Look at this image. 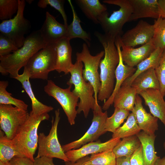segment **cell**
Wrapping results in <instances>:
<instances>
[{
	"label": "cell",
	"mask_w": 165,
	"mask_h": 165,
	"mask_svg": "<svg viewBox=\"0 0 165 165\" xmlns=\"http://www.w3.org/2000/svg\"><path fill=\"white\" fill-rule=\"evenodd\" d=\"M120 141L119 138H112L104 142L98 140L87 143L78 149L68 151L65 154L69 161L74 163L89 155L113 150Z\"/></svg>",
	"instance_id": "14"
},
{
	"label": "cell",
	"mask_w": 165,
	"mask_h": 165,
	"mask_svg": "<svg viewBox=\"0 0 165 165\" xmlns=\"http://www.w3.org/2000/svg\"><path fill=\"white\" fill-rule=\"evenodd\" d=\"M15 79L21 84L23 88L29 97L31 102L32 110L33 113L36 115H40L48 113L53 109V107L44 105L36 98L32 91L29 81L30 77L28 72L25 68L23 73L19 75Z\"/></svg>",
	"instance_id": "22"
},
{
	"label": "cell",
	"mask_w": 165,
	"mask_h": 165,
	"mask_svg": "<svg viewBox=\"0 0 165 165\" xmlns=\"http://www.w3.org/2000/svg\"><path fill=\"white\" fill-rule=\"evenodd\" d=\"M163 146L164 149H165V141L163 143Z\"/></svg>",
	"instance_id": "50"
},
{
	"label": "cell",
	"mask_w": 165,
	"mask_h": 165,
	"mask_svg": "<svg viewBox=\"0 0 165 165\" xmlns=\"http://www.w3.org/2000/svg\"><path fill=\"white\" fill-rule=\"evenodd\" d=\"M137 94L136 90L131 86H122L114 98V107L132 112Z\"/></svg>",
	"instance_id": "23"
},
{
	"label": "cell",
	"mask_w": 165,
	"mask_h": 165,
	"mask_svg": "<svg viewBox=\"0 0 165 165\" xmlns=\"http://www.w3.org/2000/svg\"><path fill=\"white\" fill-rule=\"evenodd\" d=\"M25 1L26 2H27L29 4H30L33 1V0H25Z\"/></svg>",
	"instance_id": "47"
},
{
	"label": "cell",
	"mask_w": 165,
	"mask_h": 165,
	"mask_svg": "<svg viewBox=\"0 0 165 165\" xmlns=\"http://www.w3.org/2000/svg\"><path fill=\"white\" fill-rule=\"evenodd\" d=\"M164 50L156 48L148 58L137 65L134 73L126 79L122 86H130L134 79L140 74L150 68L155 69L159 64Z\"/></svg>",
	"instance_id": "27"
},
{
	"label": "cell",
	"mask_w": 165,
	"mask_h": 165,
	"mask_svg": "<svg viewBox=\"0 0 165 165\" xmlns=\"http://www.w3.org/2000/svg\"><path fill=\"white\" fill-rule=\"evenodd\" d=\"M55 115L54 118L52 117V126L49 134L46 135L41 133L38 135V152L35 158L46 156L57 158L65 162L69 161L58 138L57 127L60 119L59 109L55 111Z\"/></svg>",
	"instance_id": "8"
},
{
	"label": "cell",
	"mask_w": 165,
	"mask_h": 165,
	"mask_svg": "<svg viewBox=\"0 0 165 165\" xmlns=\"http://www.w3.org/2000/svg\"><path fill=\"white\" fill-rule=\"evenodd\" d=\"M47 44L42 37L40 30L32 32L27 37L23 45L17 50L0 56V72L2 75L9 74L15 79L19 71L24 67L37 52L46 46Z\"/></svg>",
	"instance_id": "2"
},
{
	"label": "cell",
	"mask_w": 165,
	"mask_h": 165,
	"mask_svg": "<svg viewBox=\"0 0 165 165\" xmlns=\"http://www.w3.org/2000/svg\"><path fill=\"white\" fill-rule=\"evenodd\" d=\"M5 163V165H11L9 162H6V163Z\"/></svg>",
	"instance_id": "49"
},
{
	"label": "cell",
	"mask_w": 165,
	"mask_h": 165,
	"mask_svg": "<svg viewBox=\"0 0 165 165\" xmlns=\"http://www.w3.org/2000/svg\"><path fill=\"white\" fill-rule=\"evenodd\" d=\"M135 116L137 123L140 129L149 135L155 134L158 129V118L147 112L144 108L141 97L137 94L134 109L131 112Z\"/></svg>",
	"instance_id": "19"
},
{
	"label": "cell",
	"mask_w": 165,
	"mask_h": 165,
	"mask_svg": "<svg viewBox=\"0 0 165 165\" xmlns=\"http://www.w3.org/2000/svg\"><path fill=\"white\" fill-rule=\"evenodd\" d=\"M4 133L0 130V161L9 162L16 156L24 157L17 149L11 140L7 138Z\"/></svg>",
	"instance_id": "30"
},
{
	"label": "cell",
	"mask_w": 165,
	"mask_h": 165,
	"mask_svg": "<svg viewBox=\"0 0 165 165\" xmlns=\"http://www.w3.org/2000/svg\"><path fill=\"white\" fill-rule=\"evenodd\" d=\"M95 36L104 49V57L99 65L101 88L97 100L105 102L112 94L115 86V72L119 55L115 43V38L95 31Z\"/></svg>",
	"instance_id": "1"
},
{
	"label": "cell",
	"mask_w": 165,
	"mask_h": 165,
	"mask_svg": "<svg viewBox=\"0 0 165 165\" xmlns=\"http://www.w3.org/2000/svg\"><path fill=\"white\" fill-rule=\"evenodd\" d=\"M136 90L137 94L149 89L160 90V83L155 70L150 68L142 72L133 80L130 85Z\"/></svg>",
	"instance_id": "24"
},
{
	"label": "cell",
	"mask_w": 165,
	"mask_h": 165,
	"mask_svg": "<svg viewBox=\"0 0 165 165\" xmlns=\"http://www.w3.org/2000/svg\"><path fill=\"white\" fill-rule=\"evenodd\" d=\"M130 165H144V161L141 145L131 156Z\"/></svg>",
	"instance_id": "40"
},
{
	"label": "cell",
	"mask_w": 165,
	"mask_h": 165,
	"mask_svg": "<svg viewBox=\"0 0 165 165\" xmlns=\"http://www.w3.org/2000/svg\"><path fill=\"white\" fill-rule=\"evenodd\" d=\"M72 85H69L66 89L62 88L57 85L51 80H47L44 87L45 92L53 97L60 104L64 110L71 125L75 123L78 114L76 108L78 106L79 97L71 91Z\"/></svg>",
	"instance_id": "10"
},
{
	"label": "cell",
	"mask_w": 165,
	"mask_h": 165,
	"mask_svg": "<svg viewBox=\"0 0 165 165\" xmlns=\"http://www.w3.org/2000/svg\"><path fill=\"white\" fill-rule=\"evenodd\" d=\"M49 118L48 113L36 115L31 111L26 121L20 127L14 137L11 139L20 153L34 162V156L38 147V127L42 121L48 120Z\"/></svg>",
	"instance_id": "3"
},
{
	"label": "cell",
	"mask_w": 165,
	"mask_h": 165,
	"mask_svg": "<svg viewBox=\"0 0 165 165\" xmlns=\"http://www.w3.org/2000/svg\"><path fill=\"white\" fill-rule=\"evenodd\" d=\"M34 165H55L53 162V158L46 156L35 158Z\"/></svg>",
	"instance_id": "42"
},
{
	"label": "cell",
	"mask_w": 165,
	"mask_h": 165,
	"mask_svg": "<svg viewBox=\"0 0 165 165\" xmlns=\"http://www.w3.org/2000/svg\"><path fill=\"white\" fill-rule=\"evenodd\" d=\"M130 113L129 111L126 110L115 108L114 113L111 116L108 117L106 119L105 126V130L114 133L127 118Z\"/></svg>",
	"instance_id": "32"
},
{
	"label": "cell",
	"mask_w": 165,
	"mask_h": 165,
	"mask_svg": "<svg viewBox=\"0 0 165 165\" xmlns=\"http://www.w3.org/2000/svg\"><path fill=\"white\" fill-rule=\"evenodd\" d=\"M18 0H0V19L2 21L11 19L17 13Z\"/></svg>",
	"instance_id": "36"
},
{
	"label": "cell",
	"mask_w": 165,
	"mask_h": 165,
	"mask_svg": "<svg viewBox=\"0 0 165 165\" xmlns=\"http://www.w3.org/2000/svg\"><path fill=\"white\" fill-rule=\"evenodd\" d=\"M154 165H165V156L162 158L160 157L156 161Z\"/></svg>",
	"instance_id": "46"
},
{
	"label": "cell",
	"mask_w": 165,
	"mask_h": 165,
	"mask_svg": "<svg viewBox=\"0 0 165 165\" xmlns=\"http://www.w3.org/2000/svg\"><path fill=\"white\" fill-rule=\"evenodd\" d=\"M88 156L82 158L74 163L70 161L65 162V165H86V162L89 160Z\"/></svg>",
	"instance_id": "44"
},
{
	"label": "cell",
	"mask_w": 165,
	"mask_h": 165,
	"mask_svg": "<svg viewBox=\"0 0 165 165\" xmlns=\"http://www.w3.org/2000/svg\"><path fill=\"white\" fill-rule=\"evenodd\" d=\"M142 146L144 161V165H154L160 157L155 151L154 144L156 137L155 134L149 135L143 131L137 135Z\"/></svg>",
	"instance_id": "26"
},
{
	"label": "cell",
	"mask_w": 165,
	"mask_h": 165,
	"mask_svg": "<svg viewBox=\"0 0 165 165\" xmlns=\"http://www.w3.org/2000/svg\"><path fill=\"white\" fill-rule=\"evenodd\" d=\"M88 47L86 43H83L81 51L76 53V60L81 61L84 64V68L82 71L83 79L93 86L94 97L96 101H98L97 96L101 88L98 69L105 52L104 50L102 51L96 55L93 56L90 54Z\"/></svg>",
	"instance_id": "9"
},
{
	"label": "cell",
	"mask_w": 165,
	"mask_h": 165,
	"mask_svg": "<svg viewBox=\"0 0 165 165\" xmlns=\"http://www.w3.org/2000/svg\"><path fill=\"white\" fill-rule=\"evenodd\" d=\"M18 49L7 37L0 34V56L11 53Z\"/></svg>",
	"instance_id": "39"
},
{
	"label": "cell",
	"mask_w": 165,
	"mask_h": 165,
	"mask_svg": "<svg viewBox=\"0 0 165 165\" xmlns=\"http://www.w3.org/2000/svg\"><path fill=\"white\" fill-rule=\"evenodd\" d=\"M28 111L12 105L0 104V129L12 139L29 116Z\"/></svg>",
	"instance_id": "12"
},
{
	"label": "cell",
	"mask_w": 165,
	"mask_h": 165,
	"mask_svg": "<svg viewBox=\"0 0 165 165\" xmlns=\"http://www.w3.org/2000/svg\"><path fill=\"white\" fill-rule=\"evenodd\" d=\"M154 31L152 38L156 48L165 49V18L159 17L155 20Z\"/></svg>",
	"instance_id": "35"
},
{
	"label": "cell",
	"mask_w": 165,
	"mask_h": 165,
	"mask_svg": "<svg viewBox=\"0 0 165 165\" xmlns=\"http://www.w3.org/2000/svg\"><path fill=\"white\" fill-rule=\"evenodd\" d=\"M93 113L91 125L84 135L78 140L62 146L65 152L71 150L78 149L87 143L97 141L101 136L107 132L105 126L108 117L107 111L103 112L102 107L96 102Z\"/></svg>",
	"instance_id": "11"
},
{
	"label": "cell",
	"mask_w": 165,
	"mask_h": 165,
	"mask_svg": "<svg viewBox=\"0 0 165 165\" xmlns=\"http://www.w3.org/2000/svg\"><path fill=\"white\" fill-rule=\"evenodd\" d=\"M130 156H123L116 158V165H130Z\"/></svg>",
	"instance_id": "45"
},
{
	"label": "cell",
	"mask_w": 165,
	"mask_h": 165,
	"mask_svg": "<svg viewBox=\"0 0 165 165\" xmlns=\"http://www.w3.org/2000/svg\"><path fill=\"white\" fill-rule=\"evenodd\" d=\"M65 1L64 0H40L37 5L40 8L44 9L48 5H50L59 11L63 17L64 24L68 27V20L67 15L64 10V5Z\"/></svg>",
	"instance_id": "37"
},
{
	"label": "cell",
	"mask_w": 165,
	"mask_h": 165,
	"mask_svg": "<svg viewBox=\"0 0 165 165\" xmlns=\"http://www.w3.org/2000/svg\"><path fill=\"white\" fill-rule=\"evenodd\" d=\"M116 157L113 150L91 155L86 165H116Z\"/></svg>",
	"instance_id": "34"
},
{
	"label": "cell",
	"mask_w": 165,
	"mask_h": 165,
	"mask_svg": "<svg viewBox=\"0 0 165 165\" xmlns=\"http://www.w3.org/2000/svg\"><path fill=\"white\" fill-rule=\"evenodd\" d=\"M158 11L159 17L165 18V0H158Z\"/></svg>",
	"instance_id": "43"
},
{
	"label": "cell",
	"mask_w": 165,
	"mask_h": 165,
	"mask_svg": "<svg viewBox=\"0 0 165 165\" xmlns=\"http://www.w3.org/2000/svg\"><path fill=\"white\" fill-rule=\"evenodd\" d=\"M0 165H5V163L1 161H0Z\"/></svg>",
	"instance_id": "48"
},
{
	"label": "cell",
	"mask_w": 165,
	"mask_h": 165,
	"mask_svg": "<svg viewBox=\"0 0 165 165\" xmlns=\"http://www.w3.org/2000/svg\"><path fill=\"white\" fill-rule=\"evenodd\" d=\"M154 31L153 24H150L141 20L134 27L127 31L121 36H119V40L124 45L134 48L139 45H143L151 41Z\"/></svg>",
	"instance_id": "13"
},
{
	"label": "cell",
	"mask_w": 165,
	"mask_h": 165,
	"mask_svg": "<svg viewBox=\"0 0 165 165\" xmlns=\"http://www.w3.org/2000/svg\"><path fill=\"white\" fill-rule=\"evenodd\" d=\"M18 7L13 18L2 21L0 24V32L9 38L18 48L23 45L24 35L31 27L30 22L24 16L25 1L18 0Z\"/></svg>",
	"instance_id": "7"
},
{
	"label": "cell",
	"mask_w": 165,
	"mask_h": 165,
	"mask_svg": "<svg viewBox=\"0 0 165 165\" xmlns=\"http://www.w3.org/2000/svg\"><path fill=\"white\" fill-rule=\"evenodd\" d=\"M141 130L137 122L134 114L130 113L124 124L112 134V138H123L137 135Z\"/></svg>",
	"instance_id": "31"
},
{
	"label": "cell",
	"mask_w": 165,
	"mask_h": 165,
	"mask_svg": "<svg viewBox=\"0 0 165 165\" xmlns=\"http://www.w3.org/2000/svg\"><path fill=\"white\" fill-rule=\"evenodd\" d=\"M138 94L144 99L152 115L159 119L165 127V101L160 90L149 89Z\"/></svg>",
	"instance_id": "18"
},
{
	"label": "cell",
	"mask_w": 165,
	"mask_h": 165,
	"mask_svg": "<svg viewBox=\"0 0 165 165\" xmlns=\"http://www.w3.org/2000/svg\"><path fill=\"white\" fill-rule=\"evenodd\" d=\"M68 2L72 11L73 18L72 22L68 26L66 37L70 40L76 38H81L84 41L89 47L91 40L90 35L82 28L80 24L81 21L77 14L71 1L68 0Z\"/></svg>",
	"instance_id": "28"
},
{
	"label": "cell",
	"mask_w": 165,
	"mask_h": 165,
	"mask_svg": "<svg viewBox=\"0 0 165 165\" xmlns=\"http://www.w3.org/2000/svg\"><path fill=\"white\" fill-rule=\"evenodd\" d=\"M70 40L66 37L61 38L56 43L57 54L56 69L59 73H69L73 66L72 60V49Z\"/></svg>",
	"instance_id": "20"
},
{
	"label": "cell",
	"mask_w": 165,
	"mask_h": 165,
	"mask_svg": "<svg viewBox=\"0 0 165 165\" xmlns=\"http://www.w3.org/2000/svg\"><path fill=\"white\" fill-rule=\"evenodd\" d=\"M115 43L119 53V61L116 70V81L113 91L109 97L104 102L102 107V110L105 111H107L113 104L114 98L123 82L132 75L136 70V68L124 64L121 55V46L117 40H115Z\"/></svg>",
	"instance_id": "17"
},
{
	"label": "cell",
	"mask_w": 165,
	"mask_h": 165,
	"mask_svg": "<svg viewBox=\"0 0 165 165\" xmlns=\"http://www.w3.org/2000/svg\"><path fill=\"white\" fill-rule=\"evenodd\" d=\"M83 67L82 62L76 60L70 71L71 77L67 83L68 86L74 85V88L72 91L80 99L77 109L78 114L82 112L84 117L86 118L90 109L94 110L96 103L98 101H96L94 97L93 86L83 79Z\"/></svg>",
	"instance_id": "4"
},
{
	"label": "cell",
	"mask_w": 165,
	"mask_h": 165,
	"mask_svg": "<svg viewBox=\"0 0 165 165\" xmlns=\"http://www.w3.org/2000/svg\"><path fill=\"white\" fill-rule=\"evenodd\" d=\"M133 12L129 21L144 18L159 17L158 0H129Z\"/></svg>",
	"instance_id": "21"
},
{
	"label": "cell",
	"mask_w": 165,
	"mask_h": 165,
	"mask_svg": "<svg viewBox=\"0 0 165 165\" xmlns=\"http://www.w3.org/2000/svg\"><path fill=\"white\" fill-rule=\"evenodd\" d=\"M119 37H116L115 39L118 42L122 47L121 55L123 61L126 64L131 67L137 66L148 58L156 48L152 39L141 46L134 48L124 45L120 42Z\"/></svg>",
	"instance_id": "15"
},
{
	"label": "cell",
	"mask_w": 165,
	"mask_h": 165,
	"mask_svg": "<svg viewBox=\"0 0 165 165\" xmlns=\"http://www.w3.org/2000/svg\"></svg>",
	"instance_id": "51"
},
{
	"label": "cell",
	"mask_w": 165,
	"mask_h": 165,
	"mask_svg": "<svg viewBox=\"0 0 165 165\" xmlns=\"http://www.w3.org/2000/svg\"><path fill=\"white\" fill-rule=\"evenodd\" d=\"M137 135L122 138L113 148V151L116 158L130 156L141 145Z\"/></svg>",
	"instance_id": "29"
},
{
	"label": "cell",
	"mask_w": 165,
	"mask_h": 165,
	"mask_svg": "<svg viewBox=\"0 0 165 165\" xmlns=\"http://www.w3.org/2000/svg\"><path fill=\"white\" fill-rule=\"evenodd\" d=\"M67 27L59 23L48 12L46 13V19L41 29V35L48 44L56 43L60 39L66 37Z\"/></svg>",
	"instance_id": "16"
},
{
	"label": "cell",
	"mask_w": 165,
	"mask_h": 165,
	"mask_svg": "<svg viewBox=\"0 0 165 165\" xmlns=\"http://www.w3.org/2000/svg\"><path fill=\"white\" fill-rule=\"evenodd\" d=\"M56 43H48L46 47L37 52L24 67L28 71L30 79L47 80L49 72L55 70Z\"/></svg>",
	"instance_id": "6"
},
{
	"label": "cell",
	"mask_w": 165,
	"mask_h": 165,
	"mask_svg": "<svg viewBox=\"0 0 165 165\" xmlns=\"http://www.w3.org/2000/svg\"><path fill=\"white\" fill-rule=\"evenodd\" d=\"M159 82L160 90L164 96L165 93V49L163 53L159 65L155 69Z\"/></svg>",
	"instance_id": "38"
},
{
	"label": "cell",
	"mask_w": 165,
	"mask_h": 165,
	"mask_svg": "<svg viewBox=\"0 0 165 165\" xmlns=\"http://www.w3.org/2000/svg\"><path fill=\"white\" fill-rule=\"evenodd\" d=\"M9 84L7 81H0V104L10 105L21 109L28 111V105L23 101L15 98L8 92L6 88Z\"/></svg>",
	"instance_id": "33"
},
{
	"label": "cell",
	"mask_w": 165,
	"mask_h": 165,
	"mask_svg": "<svg viewBox=\"0 0 165 165\" xmlns=\"http://www.w3.org/2000/svg\"><path fill=\"white\" fill-rule=\"evenodd\" d=\"M9 163L11 165H34V161L26 156L15 157Z\"/></svg>",
	"instance_id": "41"
},
{
	"label": "cell",
	"mask_w": 165,
	"mask_h": 165,
	"mask_svg": "<svg viewBox=\"0 0 165 165\" xmlns=\"http://www.w3.org/2000/svg\"><path fill=\"white\" fill-rule=\"evenodd\" d=\"M103 2L119 6V9L114 11L109 17L107 11L98 19L99 24L105 34L114 38L123 35V28L129 22L133 12L129 0H104Z\"/></svg>",
	"instance_id": "5"
},
{
	"label": "cell",
	"mask_w": 165,
	"mask_h": 165,
	"mask_svg": "<svg viewBox=\"0 0 165 165\" xmlns=\"http://www.w3.org/2000/svg\"><path fill=\"white\" fill-rule=\"evenodd\" d=\"M86 16L96 24L98 19L105 12L107 8L99 0H76L75 1Z\"/></svg>",
	"instance_id": "25"
}]
</instances>
